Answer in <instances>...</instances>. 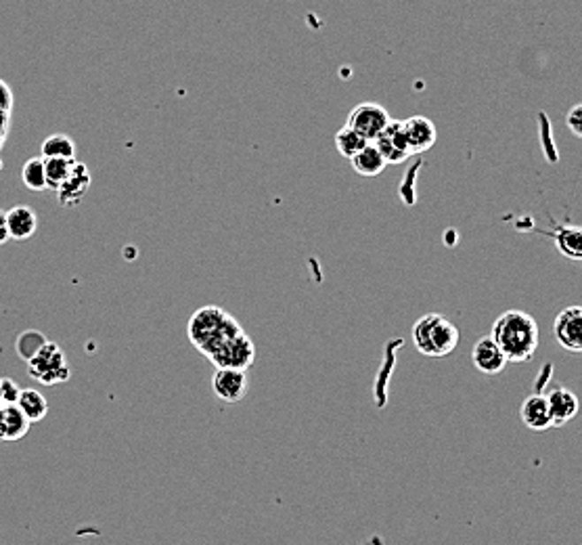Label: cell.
Instances as JSON below:
<instances>
[{
  "label": "cell",
  "mask_w": 582,
  "mask_h": 545,
  "mask_svg": "<svg viewBox=\"0 0 582 545\" xmlns=\"http://www.w3.org/2000/svg\"><path fill=\"white\" fill-rule=\"evenodd\" d=\"M490 338L501 346L509 363H528L540 342L539 323L524 311H505L494 321Z\"/></svg>",
  "instance_id": "cell-1"
},
{
  "label": "cell",
  "mask_w": 582,
  "mask_h": 545,
  "mask_svg": "<svg viewBox=\"0 0 582 545\" xmlns=\"http://www.w3.org/2000/svg\"><path fill=\"white\" fill-rule=\"evenodd\" d=\"M243 327L231 313H226L220 306H202L195 313L191 315L189 327V340L195 344L199 353L210 359L216 350L220 349L226 340H231L237 334H241Z\"/></svg>",
  "instance_id": "cell-2"
},
{
  "label": "cell",
  "mask_w": 582,
  "mask_h": 545,
  "mask_svg": "<svg viewBox=\"0 0 582 545\" xmlns=\"http://www.w3.org/2000/svg\"><path fill=\"white\" fill-rule=\"evenodd\" d=\"M459 327L440 313L424 315L413 326V344L425 357H448L459 346Z\"/></svg>",
  "instance_id": "cell-3"
},
{
  "label": "cell",
  "mask_w": 582,
  "mask_h": 545,
  "mask_svg": "<svg viewBox=\"0 0 582 545\" xmlns=\"http://www.w3.org/2000/svg\"><path fill=\"white\" fill-rule=\"evenodd\" d=\"M27 372L36 382L42 384H59L70 378V365L64 350L53 342H44L32 359H27Z\"/></svg>",
  "instance_id": "cell-4"
},
{
  "label": "cell",
  "mask_w": 582,
  "mask_h": 545,
  "mask_svg": "<svg viewBox=\"0 0 582 545\" xmlns=\"http://www.w3.org/2000/svg\"><path fill=\"white\" fill-rule=\"evenodd\" d=\"M390 122H392V118H390V113H387L386 107H381L378 104H361L350 111L346 124L373 143V141L378 139V136L384 133L387 127H390Z\"/></svg>",
  "instance_id": "cell-5"
},
{
  "label": "cell",
  "mask_w": 582,
  "mask_h": 545,
  "mask_svg": "<svg viewBox=\"0 0 582 545\" xmlns=\"http://www.w3.org/2000/svg\"><path fill=\"white\" fill-rule=\"evenodd\" d=\"M210 361L216 367H231V369H248L256 361V346L248 334L241 332L231 340H226L216 353L210 357Z\"/></svg>",
  "instance_id": "cell-6"
},
{
  "label": "cell",
  "mask_w": 582,
  "mask_h": 545,
  "mask_svg": "<svg viewBox=\"0 0 582 545\" xmlns=\"http://www.w3.org/2000/svg\"><path fill=\"white\" fill-rule=\"evenodd\" d=\"M553 336L568 353H582V306H568L555 317Z\"/></svg>",
  "instance_id": "cell-7"
},
{
  "label": "cell",
  "mask_w": 582,
  "mask_h": 545,
  "mask_svg": "<svg viewBox=\"0 0 582 545\" xmlns=\"http://www.w3.org/2000/svg\"><path fill=\"white\" fill-rule=\"evenodd\" d=\"M249 380L243 369H231V367H218L212 378V390L220 401L225 403H239L248 395Z\"/></svg>",
  "instance_id": "cell-8"
},
{
  "label": "cell",
  "mask_w": 582,
  "mask_h": 545,
  "mask_svg": "<svg viewBox=\"0 0 582 545\" xmlns=\"http://www.w3.org/2000/svg\"><path fill=\"white\" fill-rule=\"evenodd\" d=\"M373 143L378 145V150L381 151V156L386 157L387 164H402L404 160H409V156H413L409 150V141L407 134H404L402 122L392 120L390 127H387Z\"/></svg>",
  "instance_id": "cell-9"
},
{
  "label": "cell",
  "mask_w": 582,
  "mask_h": 545,
  "mask_svg": "<svg viewBox=\"0 0 582 545\" xmlns=\"http://www.w3.org/2000/svg\"><path fill=\"white\" fill-rule=\"evenodd\" d=\"M471 361L478 372L486 373V376H496V373L503 372L507 363H509L503 350H501V346L490 336L478 340L471 350Z\"/></svg>",
  "instance_id": "cell-10"
},
{
  "label": "cell",
  "mask_w": 582,
  "mask_h": 545,
  "mask_svg": "<svg viewBox=\"0 0 582 545\" xmlns=\"http://www.w3.org/2000/svg\"><path fill=\"white\" fill-rule=\"evenodd\" d=\"M402 127L409 141V150L413 156L415 153H424L427 150H432L433 143H436L438 130L436 124H433L430 118L413 116L409 118V120H404Z\"/></svg>",
  "instance_id": "cell-11"
},
{
  "label": "cell",
  "mask_w": 582,
  "mask_h": 545,
  "mask_svg": "<svg viewBox=\"0 0 582 545\" xmlns=\"http://www.w3.org/2000/svg\"><path fill=\"white\" fill-rule=\"evenodd\" d=\"M90 180H93V177H90V170L87 168V164L73 162L70 177H67L65 183L61 185V189L57 191L61 206L70 208L82 202V197L87 196V191L90 189Z\"/></svg>",
  "instance_id": "cell-12"
},
{
  "label": "cell",
  "mask_w": 582,
  "mask_h": 545,
  "mask_svg": "<svg viewBox=\"0 0 582 545\" xmlns=\"http://www.w3.org/2000/svg\"><path fill=\"white\" fill-rule=\"evenodd\" d=\"M519 418L526 428L534 430V433H543V430H549L553 422H551V411H549V401H547L545 395H530L524 399L522 407H519Z\"/></svg>",
  "instance_id": "cell-13"
},
{
  "label": "cell",
  "mask_w": 582,
  "mask_h": 545,
  "mask_svg": "<svg viewBox=\"0 0 582 545\" xmlns=\"http://www.w3.org/2000/svg\"><path fill=\"white\" fill-rule=\"evenodd\" d=\"M547 401H549L553 426H566L570 419L576 418V413H578L580 409L578 396H576L572 390L562 388V386L551 390V393L547 395Z\"/></svg>",
  "instance_id": "cell-14"
},
{
  "label": "cell",
  "mask_w": 582,
  "mask_h": 545,
  "mask_svg": "<svg viewBox=\"0 0 582 545\" xmlns=\"http://www.w3.org/2000/svg\"><path fill=\"white\" fill-rule=\"evenodd\" d=\"M32 422L17 405L0 407V441H19L30 430Z\"/></svg>",
  "instance_id": "cell-15"
},
{
  "label": "cell",
  "mask_w": 582,
  "mask_h": 545,
  "mask_svg": "<svg viewBox=\"0 0 582 545\" xmlns=\"http://www.w3.org/2000/svg\"><path fill=\"white\" fill-rule=\"evenodd\" d=\"M7 223H9V233L11 240L24 242L38 229V214L34 212L30 206H15L7 212Z\"/></svg>",
  "instance_id": "cell-16"
},
{
  "label": "cell",
  "mask_w": 582,
  "mask_h": 545,
  "mask_svg": "<svg viewBox=\"0 0 582 545\" xmlns=\"http://www.w3.org/2000/svg\"><path fill=\"white\" fill-rule=\"evenodd\" d=\"M557 252L570 260H582V226L559 225L553 231Z\"/></svg>",
  "instance_id": "cell-17"
},
{
  "label": "cell",
  "mask_w": 582,
  "mask_h": 545,
  "mask_svg": "<svg viewBox=\"0 0 582 545\" xmlns=\"http://www.w3.org/2000/svg\"><path fill=\"white\" fill-rule=\"evenodd\" d=\"M352 168L356 170L361 177H378V174L384 173V168L387 166L386 157L381 156V151L378 150V145L369 143L364 150H361L352 157Z\"/></svg>",
  "instance_id": "cell-18"
},
{
  "label": "cell",
  "mask_w": 582,
  "mask_h": 545,
  "mask_svg": "<svg viewBox=\"0 0 582 545\" xmlns=\"http://www.w3.org/2000/svg\"><path fill=\"white\" fill-rule=\"evenodd\" d=\"M15 405L26 413V418L30 419L32 424L44 419L49 413L47 396H44L36 388H21V395H19V399H17Z\"/></svg>",
  "instance_id": "cell-19"
},
{
  "label": "cell",
  "mask_w": 582,
  "mask_h": 545,
  "mask_svg": "<svg viewBox=\"0 0 582 545\" xmlns=\"http://www.w3.org/2000/svg\"><path fill=\"white\" fill-rule=\"evenodd\" d=\"M42 157H64V160H76V143L73 139L64 134L57 133L50 134L49 139H44L42 143V151H40Z\"/></svg>",
  "instance_id": "cell-20"
},
{
  "label": "cell",
  "mask_w": 582,
  "mask_h": 545,
  "mask_svg": "<svg viewBox=\"0 0 582 545\" xmlns=\"http://www.w3.org/2000/svg\"><path fill=\"white\" fill-rule=\"evenodd\" d=\"M21 180L30 191H44L47 185V168H44V157H30L21 168Z\"/></svg>",
  "instance_id": "cell-21"
},
{
  "label": "cell",
  "mask_w": 582,
  "mask_h": 545,
  "mask_svg": "<svg viewBox=\"0 0 582 545\" xmlns=\"http://www.w3.org/2000/svg\"><path fill=\"white\" fill-rule=\"evenodd\" d=\"M369 143L371 141L358 134L356 130H352L348 124L341 130H338V134H335V147H338V151L344 157H348V160H352V157H355L361 150H364Z\"/></svg>",
  "instance_id": "cell-22"
},
{
  "label": "cell",
  "mask_w": 582,
  "mask_h": 545,
  "mask_svg": "<svg viewBox=\"0 0 582 545\" xmlns=\"http://www.w3.org/2000/svg\"><path fill=\"white\" fill-rule=\"evenodd\" d=\"M73 162L76 160H64V157H44L49 189H53V191L61 189V185H64L67 177H70Z\"/></svg>",
  "instance_id": "cell-23"
},
{
  "label": "cell",
  "mask_w": 582,
  "mask_h": 545,
  "mask_svg": "<svg viewBox=\"0 0 582 545\" xmlns=\"http://www.w3.org/2000/svg\"><path fill=\"white\" fill-rule=\"evenodd\" d=\"M19 395H21V386H17L15 380L0 378V401H3L4 405H15Z\"/></svg>",
  "instance_id": "cell-24"
},
{
  "label": "cell",
  "mask_w": 582,
  "mask_h": 545,
  "mask_svg": "<svg viewBox=\"0 0 582 545\" xmlns=\"http://www.w3.org/2000/svg\"><path fill=\"white\" fill-rule=\"evenodd\" d=\"M566 124H568V128L572 130V134L580 136V139H582V104L580 105H574L572 110L568 111Z\"/></svg>",
  "instance_id": "cell-25"
},
{
  "label": "cell",
  "mask_w": 582,
  "mask_h": 545,
  "mask_svg": "<svg viewBox=\"0 0 582 545\" xmlns=\"http://www.w3.org/2000/svg\"><path fill=\"white\" fill-rule=\"evenodd\" d=\"M13 90L4 81H0V111H11L13 110Z\"/></svg>",
  "instance_id": "cell-26"
},
{
  "label": "cell",
  "mask_w": 582,
  "mask_h": 545,
  "mask_svg": "<svg viewBox=\"0 0 582 545\" xmlns=\"http://www.w3.org/2000/svg\"><path fill=\"white\" fill-rule=\"evenodd\" d=\"M9 128H11V111H0V150H3L4 141H7Z\"/></svg>",
  "instance_id": "cell-27"
},
{
  "label": "cell",
  "mask_w": 582,
  "mask_h": 545,
  "mask_svg": "<svg viewBox=\"0 0 582 545\" xmlns=\"http://www.w3.org/2000/svg\"><path fill=\"white\" fill-rule=\"evenodd\" d=\"M9 240H11V233H9V223H7V212L0 210V246H4Z\"/></svg>",
  "instance_id": "cell-28"
},
{
  "label": "cell",
  "mask_w": 582,
  "mask_h": 545,
  "mask_svg": "<svg viewBox=\"0 0 582 545\" xmlns=\"http://www.w3.org/2000/svg\"><path fill=\"white\" fill-rule=\"evenodd\" d=\"M0 170H3V156H0Z\"/></svg>",
  "instance_id": "cell-29"
},
{
  "label": "cell",
  "mask_w": 582,
  "mask_h": 545,
  "mask_svg": "<svg viewBox=\"0 0 582 545\" xmlns=\"http://www.w3.org/2000/svg\"><path fill=\"white\" fill-rule=\"evenodd\" d=\"M3 405H4V403H3V401H0V407H3Z\"/></svg>",
  "instance_id": "cell-30"
}]
</instances>
